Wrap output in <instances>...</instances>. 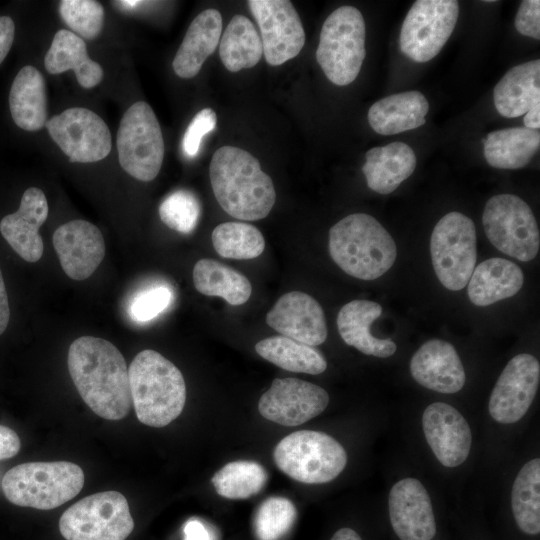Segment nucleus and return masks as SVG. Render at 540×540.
Instances as JSON below:
<instances>
[{"instance_id": "nucleus-39", "label": "nucleus", "mask_w": 540, "mask_h": 540, "mask_svg": "<svg viewBox=\"0 0 540 540\" xmlns=\"http://www.w3.org/2000/svg\"><path fill=\"white\" fill-rule=\"evenodd\" d=\"M59 14L73 33L82 39H95L102 31L105 12L97 1L62 0Z\"/></svg>"}, {"instance_id": "nucleus-28", "label": "nucleus", "mask_w": 540, "mask_h": 540, "mask_svg": "<svg viewBox=\"0 0 540 540\" xmlns=\"http://www.w3.org/2000/svg\"><path fill=\"white\" fill-rule=\"evenodd\" d=\"M498 113L506 118L525 115L540 103V61L517 65L500 79L493 92Z\"/></svg>"}, {"instance_id": "nucleus-9", "label": "nucleus", "mask_w": 540, "mask_h": 540, "mask_svg": "<svg viewBox=\"0 0 540 540\" xmlns=\"http://www.w3.org/2000/svg\"><path fill=\"white\" fill-rule=\"evenodd\" d=\"M133 528L127 499L117 491L86 496L59 520L60 533L66 540H125Z\"/></svg>"}, {"instance_id": "nucleus-16", "label": "nucleus", "mask_w": 540, "mask_h": 540, "mask_svg": "<svg viewBox=\"0 0 540 540\" xmlns=\"http://www.w3.org/2000/svg\"><path fill=\"white\" fill-rule=\"evenodd\" d=\"M329 403L322 387L298 379L276 378L261 396L260 414L284 426H298L321 414Z\"/></svg>"}, {"instance_id": "nucleus-46", "label": "nucleus", "mask_w": 540, "mask_h": 540, "mask_svg": "<svg viewBox=\"0 0 540 540\" xmlns=\"http://www.w3.org/2000/svg\"><path fill=\"white\" fill-rule=\"evenodd\" d=\"M184 540H211V536L199 520H190L184 526Z\"/></svg>"}, {"instance_id": "nucleus-7", "label": "nucleus", "mask_w": 540, "mask_h": 540, "mask_svg": "<svg viewBox=\"0 0 540 540\" xmlns=\"http://www.w3.org/2000/svg\"><path fill=\"white\" fill-rule=\"evenodd\" d=\"M273 458L282 472L306 484L330 482L347 464V453L336 439L312 430L284 437L275 447Z\"/></svg>"}, {"instance_id": "nucleus-33", "label": "nucleus", "mask_w": 540, "mask_h": 540, "mask_svg": "<svg viewBox=\"0 0 540 540\" xmlns=\"http://www.w3.org/2000/svg\"><path fill=\"white\" fill-rule=\"evenodd\" d=\"M263 54L260 35L247 17L237 14L227 25L219 44L220 59L227 70L254 67Z\"/></svg>"}, {"instance_id": "nucleus-18", "label": "nucleus", "mask_w": 540, "mask_h": 540, "mask_svg": "<svg viewBox=\"0 0 540 540\" xmlns=\"http://www.w3.org/2000/svg\"><path fill=\"white\" fill-rule=\"evenodd\" d=\"M391 526L400 540H432L436 522L430 496L416 478H404L390 489Z\"/></svg>"}, {"instance_id": "nucleus-17", "label": "nucleus", "mask_w": 540, "mask_h": 540, "mask_svg": "<svg viewBox=\"0 0 540 540\" xmlns=\"http://www.w3.org/2000/svg\"><path fill=\"white\" fill-rule=\"evenodd\" d=\"M422 427L428 445L443 466L454 468L466 461L472 433L456 408L444 402L430 404L423 412Z\"/></svg>"}, {"instance_id": "nucleus-20", "label": "nucleus", "mask_w": 540, "mask_h": 540, "mask_svg": "<svg viewBox=\"0 0 540 540\" xmlns=\"http://www.w3.org/2000/svg\"><path fill=\"white\" fill-rule=\"evenodd\" d=\"M52 241L62 269L73 280L90 277L105 256L100 229L85 220L62 224L55 230Z\"/></svg>"}, {"instance_id": "nucleus-48", "label": "nucleus", "mask_w": 540, "mask_h": 540, "mask_svg": "<svg viewBox=\"0 0 540 540\" xmlns=\"http://www.w3.org/2000/svg\"><path fill=\"white\" fill-rule=\"evenodd\" d=\"M523 122L526 128L539 130L540 127V103L535 104L524 116Z\"/></svg>"}, {"instance_id": "nucleus-22", "label": "nucleus", "mask_w": 540, "mask_h": 540, "mask_svg": "<svg viewBox=\"0 0 540 540\" xmlns=\"http://www.w3.org/2000/svg\"><path fill=\"white\" fill-rule=\"evenodd\" d=\"M48 216L43 191L30 187L22 195L18 210L2 218L0 232L12 249L25 261L36 262L43 254L40 226Z\"/></svg>"}, {"instance_id": "nucleus-23", "label": "nucleus", "mask_w": 540, "mask_h": 540, "mask_svg": "<svg viewBox=\"0 0 540 540\" xmlns=\"http://www.w3.org/2000/svg\"><path fill=\"white\" fill-rule=\"evenodd\" d=\"M380 304L370 300L346 303L337 315V328L343 341L365 355L379 358L392 356L397 345L391 338L380 339L370 332L371 324L381 315Z\"/></svg>"}, {"instance_id": "nucleus-41", "label": "nucleus", "mask_w": 540, "mask_h": 540, "mask_svg": "<svg viewBox=\"0 0 540 540\" xmlns=\"http://www.w3.org/2000/svg\"><path fill=\"white\" fill-rule=\"evenodd\" d=\"M172 299L173 292L168 286H151L133 297L128 313L136 322H148L164 312Z\"/></svg>"}, {"instance_id": "nucleus-27", "label": "nucleus", "mask_w": 540, "mask_h": 540, "mask_svg": "<svg viewBox=\"0 0 540 540\" xmlns=\"http://www.w3.org/2000/svg\"><path fill=\"white\" fill-rule=\"evenodd\" d=\"M429 103L419 91L392 94L375 102L368 111L371 128L381 135H393L425 124Z\"/></svg>"}, {"instance_id": "nucleus-6", "label": "nucleus", "mask_w": 540, "mask_h": 540, "mask_svg": "<svg viewBox=\"0 0 540 540\" xmlns=\"http://www.w3.org/2000/svg\"><path fill=\"white\" fill-rule=\"evenodd\" d=\"M365 39V21L357 8L341 6L326 18L316 59L330 82L346 86L357 78L366 55Z\"/></svg>"}, {"instance_id": "nucleus-10", "label": "nucleus", "mask_w": 540, "mask_h": 540, "mask_svg": "<svg viewBox=\"0 0 540 540\" xmlns=\"http://www.w3.org/2000/svg\"><path fill=\"white\" fill-rule=\"evenodd\" d=\"M430 254L440 283L451 291L463 289L477 260V237L473 221L460 212L444 215L432 231Z\"/></svg>"}, {"instance_id": "nucleus-4", "label": "nucleus", "mask_w": 540, "mask_h": 540, "mask_svg": "<svg viewBox=\"0 0 540 540\" xmlns=\"http://www.w3.org/2000/svg\"><path fill=\"white\" fill-rule=\"evenodd\" d=\"M132 404L138 420L161 428L175 420L186 401L181 371L157 351L139 352L128 368Z\"/></svg>"}, {"instance_id": "nucleus-31", "label": "nucleus", "mask_w": 540, "mask_h": 540, "mask_svg": "<svg viewBox=\"0 0 540 540\" xmlns=\"http://www.w3.org/2000/svg\"><path fill=\"white\" fill-rule=\"evenodd\" d=\"M540 133L526 127H512L489 133L484 140L487 163L498 169H520L539 150Z\"/></svg>"}, {"instance_id": "nucleus-35", "label": "nucleus", "mask_w": 540, "mask_h": 540, "mask_svg": "<svg viewBox=\"0 0 540 540\" xmlns=\"http://www.w3.org/2000/svg\"><path fill=\"white\" fill-rule=\"evenodd\" d=\"M511 508L519 529L529 535L540 532V459L526 462L511 491Z\"/></svg>"}, {"instance_id": "nucleus-2", "label": "nucleus", "mask_w": 540, "mask_h": 540, "mask_svg": "<svg viewBox=\"0 0 540 540\" xmlns=\"http://www.w3.org/2000/svg\"><path fill=\"white\" fill-rule=\"evenodd\" d=\"M209 173L214 196L230 216L254 221L270 213L276 201L272 179L246 150L234 146L217 149Z\"/></svg>"}, {"instance_id": "nucleus-24", "label": "nucleus", "mask_w": 540, "mask_h": 540, "mask_svg": "<svg viewBox=\"0 0 540 540\" xmlns=\"http://www.w3.org/2000/svg\"><path fill=\"white\" fill-rule=\"evenodd\" d=\"M222 16L216 9L199 13L191 22L173 59V70L181 78L196 76L215 51L221 37Z\"/></svg>"}, {"instance_id": "nucleus-34", "label": "nucleus", "mask_w": 540, "mask_h": 540, "mask_svg": "<svg viewBox=\"0 0 540 540\" xmlns=\"http://www.w3.org/2000/svg\"><path fill=\"white\" fill-rule=\"evenodd\" d=\"M255 351L265 360L291 372L316 375L327 368L326 359L317 349L282 335L260 340Z\"/></svg>"}, {"instance_id": "nucleus-26", "label": "nucleus", "mask_w": 540, "mask_h": 540, "mask_svg": "<svg viewBox=\"0 0 540 540\" xmlns=\"http://www.w3.org/2000/svg\"><path fill=\"white\" fill-rule=\"evenodd\" d=\"M523 282V272L517 264L494 257L474 268L467 293L474 305L483 307L516 295Z\"/></svg>"}, {"instance_id": "nucleus-13", "label": "nucleus", "mask_w": 540, "mask_h": 540, "mask_svg": "<svg viewBox=\"0 0 540 540\" xmlns=\"http://www.w3.org/2000/svg\"><path fill=\"white\" fill-rule=\"evenodd\" d=\"M45 126L70 162H97L111 151L112 139L107 124L87 108H68L46 121Z\"/></svg>"}, {"instance_id": "nucleus-21", "label": "nucleus", "mask_w": 540, "mask_h": 540, "mask_svg": "<svg viewBox=\"0 0 540 540\" xmlns=\"http://www.w3.org/2000/svg\"><path fill=\"white\" fill-rule=\"evenodd\" d=\"M410 372L421 386L444 394L460 391L466 381L455 347L441 339L428 340L419 347L411 358Z\"/></svg>"}, {"instance_id": "nucleus-36", "label": "nucleus", "mask_w": 540, "mask_h": 540, "mask_svg": "<svg viewBox=\"0 0 540 540\" xmlns=\"http://www.w3.org/2000/svg\"><path fill=\"white\" fill-rule=\"evenodd\" d=\"M212 243L223 258L247 260L261 255L265 240L260 230L244 222H225L212 231Z\"/></svg>"}, {"instance_id": "nucleus-30", "label": "nucleus", "mask_w": 540, "mask_h": 540, "mask_svg": "<svg viewBox=\"0 0 540 540\" xmlns=\"http://www.w3.org/2000/svg\"><path fill=\"white\" fill-rule=\"evenodd\" d=\"M9 107L15 124L26 131L43 128L47 118L45 79L31 65L24 66L13 80Z\"/></svg>"}, {"instance_id": "nucleus-47", "label": "nucleus", "mask_w": 540, "mask_h": 540, "mask_svg": "<svg viewBox=\"0 0 540 540\" xmlns=\"http://www.w3.org/2000/svg\"><path fill=\"white\" fill-rule=\"evenodd\" d=\"M10 318L8 295L0 269V335L6 330Z\"/></svg>"}, {"instance_id": "nucleus-19", "label": "nucleus", "mask_w": 540, "mask_h": 540, "mask_svg": "<svg viewBox=\"0 0 540 540\" xmlns=\"http://www.w3.org/2000/svg\"><path fill=\"white\" fill-rule=\"evenodd\" d=\"M266 322L282 336L312 347L327 338L324 311L316 299L304 292L282 295L268 311Z\"/></svg>"}, {"instance_id": "nucleus-1", "label": "nucleus", "mask_w": 540, "mask_h": 540, "mask_svg": "<svg viewBox=\"0 0 540 540\" xmlns=\"http://www.w3.org/2000/svg\"><path fill=\"white\" fill-rule=\"evenodd\" d=\"M68 370L83 401L98 416L120 420L132 405L129 374L121 352L111 342L92 336L73 341Z\"/></svg>"}, {"instance_id": "nucleus-32", "label": "nucleus", "mask_w": 540, "mask_h": 540, "mask_svg": "<svg viewBox=\"0 0 540 540\" xmlns=\"http://www.w3.org/2000/svg\"><path fill=\"white\" fill-rule=\"evenodd\" d=\"M193 283L199 293L219 296L234 306L247 302L252 293V285L246 276L209 258L196 262L193 268Z\"/></svg>"}, {"instance_id": "nucleus-25", "label": "nucleus", "mask_w": 540, "mask_h": 540, "mask_svg": "<svg viewBox=\"0 0 540 540\" xmlns=\"http://www.w3.org/2000/svg\"><path fill=\"white\" fill-rule=\"evenodd\" d=\"M416 162V155L409 145L393 142L368 150L362 171L371 190L390 194L411 176Z\"/></svg>"}, {"instance_id": "nucleus-37", "label": "nucleus", "mask_w": 540, "mask_h": 540, "mask_svg": "<svg viewBox=\"0 0 540 540\" xmlns=\"http://www.w3.org/2000/svg\"><path fill=\"white\" fill-rule=\"evenodd\" d=\"M268 475L255 461H234L215 473L212 483L216 492L228 499H246L259 493Z\"/></svg>"}, {"instance_id": "nucleus-29", "label": "nucleus", "mask_w": 540, "mask_h": 540, "mask_svg": "<svg viewBox=\"0 0 540 540\" xmlns=\"http://www.w3.org/2000/svg\"><path fill=\"white\" fill-rule=\"evenodd\" d=\"M44 66L54 75L73 70L78 83L86 89L97 86L104 75L102 66L88 56L85 41L66 29H60L54 35Z\"/></svg>"}, {"instance_id": "nucleus-49", "label": "nucleus", "mask_w": 540, "mask_h": 540, "mask_svg": "<svg viewBox=\"0 0 540 540\" xmlns=\"http://www.w3.org/2000/svg\"><path fill=\"white\" fill-rule=\"evenodd\" d=\"M331 540H362L359 534L351 528L339 529L331 538Z\"/></svg>"}, {"instance_id": "nucleus-15", "label": "nucleus", "mask_w": 540, "mask_h": 540, "mask_svg": "<svg viewBox=\"0 0 540 540\" xmlns=\"http://www.w3.org/2000/svg\"><path fill=\"white\" fill-rule=\"evenodd\" d=\"M540 382L538 359L528 353L514 356L504 367L490 394L488 410L501 424L519 421L528 411Z\"/></svg>"}, {"instance_id": "nucleus-44", "label": "nucleus", "mask_w": 540, "mask_h": 540, "mask_svg": "<svg viewBox=\"0 0 540 540\" xmlns=\"http://www.w3.org/2000/svg\"><path fill=\"white\" fill-rule=\"evenodd\" d=\"M21 442L17 433L4 425H0V460L14 457L20 450Z\"/></svg>"}, {"instance_id": "nucleus-38", "label": "nucleus", "mask_w": 540, "mask_h": 540, "mask_svg": "<svg viewBox=\"0 0 540 540\" xmlns=\"http://www.w3.org/2000/svg\"><path fill=\"white\" fill-rule=\"evenodd\" d=\"M296 508L284 497H270L257 509L254 531L258 540H279L292 527Z\"/></svg>"}, {"instance_id": "nucleus-43", "label": "nucleus", "mask_w": 540, "mask_h": 540, "mask_svg": "<svg viewBox=\"0 0 540 540\" xmlns=\"http://www.w3.org/2000/svg\"><path fill=\"white\" fill-rule=\"evenodd\" d=\"M516 30L533 39H540V1L524 0L521 2L515 17Z\"/></svg>"}, {"instance_id": "nucleus-5", "label": "nucleus", "mask_w": 540, "mask_h": 540, "mask_svg": "<svg viewBox=\"0 0 540 540\" xmlns=\"http://www.w3.org/2000/svg\"><path fill=\"white\" fill-rule=\"evenodd\" d=\"M84 480L82 468L72 462H28L5 473L2 490L14 505L51 510L73 499Z\"/></svg>"}, {"instance_id": "nucleus-8", "label": "nucleus", "mask_w": 540, "mask_h": 540, "mask_svg": "<svg viewBox=\"0 0 540 540\" xmlns=\"http://www.w3.org/2000/svg\"><path fill=\"white\" fill-rule=\"evenodd\" d=\"M121 167L137 180L158 175L164 158V139L157 117L144 101L132 104L121 118L117 139Z\"/></svg>"}, {"instance_id": "nucleus-11", "label": "nucleus", "mask_w": 540, "mask_h": 540, "mask_svg": "<svg viewBox=\"0 0 540 540\" xmlns=\"http://www.w3.org/2000/svg\"><path fill=\"white\" fill-rule=\"evenodd\" d=\"M482 223L491 244L519 261L534 259L540 248L536 218L528 204L513 194L491 197L484 208Z\"/></svg>"}, {"instance_id": "nucleus-12", "label": "nucleus", "mask_w": 540, "mask_h": 540, "mask_svg": "<svg viewBox=\"0 0 540 540\" xmlns=\"http://www.w3.org/2000/svg\"><path fill=\"white\" fill-rule=\"evenodd\" d=\"M458 15L459 4L455 0L415 1L402 23L401 52L417 63L433 59L451 36Z\"/></svg>"}, {"instance_id": "nucleus-40", "label": "nucleus", "mask_w": 540, "mask_h": 540, "mask_svg": "<svg viewBox=\"0 0 540 540\" xmlns=\"http://www.w3.org/2000/svg\"><path fill=\"white\" fill-rule=\"evenodd\" d=\"M201 205L196 195L186 189L169 194L159 206L161 221L180 233L192 232L198 224Z\"/></svg>"}, {"instance_id": "nucleus-3", "label": "nucleus", "mask_w": 540, "mask_h": 540, "mask_svg": "<svg viewBox=\"0 0 540 540\" xmlns=\"http://www.w3.org/2000/svg\"><path fill=\"white\" fill-rule=\"evenodd\" d=\"M332 260L348 275L374 280L386 273L397 257V246L389 232L371 215L353 213L329 231Z\"/></svg>"}, {"instance_id": "nucleus-14", "label": "nucleus", "mask_w": 540, "mask_h": 540, "mask_svg": "<svg viewBox=\"0 0 540 540\" xmlns=\"http://www.w3.org/2000/svg\"><path fill=\"white\" fill-rule=\"evenodd\" d=\"M247 4L260 28L266 62L278 66L296 57L304 46L305 32L292 2L249 0Z\"/></svg>"}, {"instance_id": "nucleus-45", "label": "nucleus", "mask_w": 540, "mask_h": 540, "mask_svg": "<svg viewBox=\"0 0 540 540\" xmlns=\"http://www.w3.org/2000/svg\"><path fill=\"white\" fill-rule=\"evenodd\" d=\"M15 35V25L12 18L0 15V64L9 53Z\"/></svg>"}, {"instance_id": "nucleus-42", "label": "nucleus", "mask_w": 540, "mask_h": 540, "mask_svg": "<svg viewBox=\"0 0 540 540\" xmlns=\"http://www.w3.org/2000/svg\"><path fill=\"white\" fill-rule=\"evenodd\" d=\"M216 122V113L211 108H203L194 116L182 138L185 156L194 158L199 153L203 137L216 128Z\"/></svg>"}]
</instances>
